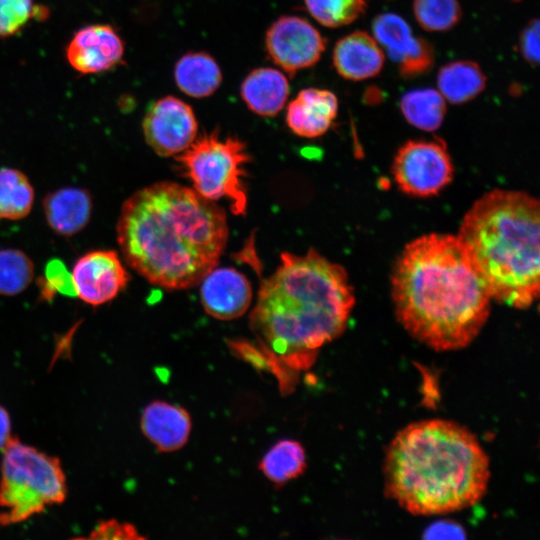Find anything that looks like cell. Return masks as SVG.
Instances as JSON below:
<instances>
[{"label":"cell","instance_id":"obj_1","mask_svg":"<svg viewBox=\"0 0 540 540\" xmlns=\"http://www.w3.org/2000/svg\"><path fill=\"white\" fill-rule=\"evenodd\" d=\"M125 262L150 284L168 290L199 285L227 244L225 210L185 185L160 181L122 204L116 224Z\"/></svg>","mask_w":540,"mask_h":540},{"label":"cell","instance_id":"obj_2","mask_svg":"<svg viewBox=\"0 0 540 540\" xmlns=\"http://www.w3.org/2000/svg\"><path fill=\"white\" fill-rule=\"evenodd\" d=\"M398 321L436 351L466 347L486 323L492 297L456 235L431 233L408 243L391 274Z\"/></svg>","mask_w":540,"mask_h":540},{"label":"cell","instance_id":"obj_3","mask_svg":"<svg viewBox=\"0 0 540 540\" xmlns=\"http://www.w3.org/2000/svg\"><path fill=\"white\" fill-rule=\"evenodd\" d=\"M355 304L345 269L310 248L283 252L264 279L250 313V327L272 364L305 370L324 345L345 330Z\"/></svg>","mask_w":540,"mask_h":540},{"label":"cell","instance_id":"obj_4","mask_svg":"<svg viewBox=\"0 0 540 540\" xmlns=\"http://www.w3.org/2000/svg\"><path fill=\"white\" fill-rule=\"evenodd\" d=\"M385 493L414 515H441L476 504L490 477L488 457L474 434L440 419L412 423L390 442Z\"/></svg>","mask_w":540,"mask_h":540},{"label":"cell","instance_id":"obj_5","mask_svg":"<svg viewBox=\"0 0 540 540\" xmlns=\"http://www.w3.org/2000/svg\"><path fill=\"white\" fill-rule=\"evenodd\" d=\"M492 300L529 308L540 289L539 201L523 191L494 189L463 217L456 235Z\"/></svg>","mask_w":540,"mask_h":540},{"label":"cell","instance_id":"obj_6","mask_svg":"<svg viewBox=\"0 0 540 540\" xmlns=\"http://www.w3.org/2000/svg\"><path fill=\"white\" fill-rule=\"evenodd\" d=\"M66 496L60 460L11 437L1 461L0 525L23 522Z\"/></svg>","mask_w":540,"mask_h":540},{"label":"cell","instance_id":"obj_7","mask_svg":"<svg viewBox=\"0 0 540 540\" xmlns=\"http://www.w3.org/2000/svg\"><path fill=\"white\" fill-rule=\"evenodd\" d=\"M174 157L196 193L214 202L227 200L234 215L246 213L248 195L243 178L251 158L242 140L212 131L197 136Z\"/></svg>","mask_w":540,"mask_h":540},{"label":"cell","instance_id":"obj_8","mask_svg":"<svg viewBox=\"0 0 540 540\" xmlns=\"http://www.w3.org/2000/svg\"><path fill=\"white\" fill-rule=\"evenodd\" d=\"M453 165L440 140H410L397 151L392 174L401 191L416 197L438 194L453 178Z\"/></svg>","mask_w":540,"mask_h":540},{"label":"cell","instance_id":"obj_9","mask_svg":"<svg viewBox=\"0 0 540 540\" xmlns=\"http://www.w3.org/2000/svg\"><path fill=\"white\" fill-rule=\"evenodd\" d=\"M270 59L287 73L315 65L326 48V40L307 20L299 16H282L274 21L265 35Z\"/></svg>","mask_w":540,"mask_h":540},{"label":"cell","instance_id":"obj_10","mask_svg":"<svg viewBox=\"0 0 540 540\" xmlns=\"http://www.w3.org/2000/svg\"><path fill=\"white\" fill-rule=\"evenodd\" d=\"M148 146L159 156H176L198 136V122L192 107L174 96L153 102L142 121Z\"/></svg>","mask_w":540,"mask_h":540},{"label":"cell","instance_id":"obj_11","mask_svg":"<svg viewBox=\"0 0 540 540\" xmlns=\"http://www.w3.org/2000/svg\"><path fill=\"white\" fill-rule=\"evenodd\" d=\"M70 277L74 295L91 306L112 301L129 282V273L119 254L110 249L83 254L73 265Z\"/></svg>","mask_w":540,"mask_h":540},{"label":"cell","instance_id":"obj_12","mask_svg":"<svg viewBox=\"0 0 540 540\" xmlns=\"http://www.w3.org/2000/svg\"><path fill=\"white\" fill-rule=\"evenodd\" d=\"M373 37L396 63L404 78L426 73L434 62L432 46L413 35L408 23L394 13L378 15L372 23Z\"/></svg>","mask_w":540,"mask_h":540},{"label":"cell","instance_id":"obj_13","mask_svg":"<svg viewBox=\"0 0 540 540\" xmlns=\"http://www.w3.org/2000/svg\"><path fill=\"white\" fill-rule=\"evenodd\" d=\"M199 285L203 309L215 319L228 321L239 318L252 304L249 280L232 267L216 266Z\"/></svg>","mask_w":540,"mask_h":540},{"label":"cell","instance_id":"obj_14","mask_svg":"<svg viewBox=\"0 0 540 540\" xmlns=\"http://www.w3.org/2000/svg\"><path fill=\"white\" fill-rule=\"evenodd\" d=\"M124 54V43L108 24H93L78 30L66 49L69 64L82 74H94L115 67Z\"/></svg>","mask_w":540,"mask_h":540},{"label":"cell","instance_id":"obj_15","mask_svg":"<svg viewBox=\"0 0 540 540\" xmlns=\"http://www.w3.org/2000/svg\"><path fill=\"white\" fill-rule=\"evenodd\" d=\"M140 427L144 436L159 452L168 453L187 444L192 420L189 412L182 406L155 400L144 408Z\"/></svg>","mask_w":540,"mask_h":540},{"label":"cell","instance_id":"obj_16","mask_svg":"<svg viewBox=\"0 0 540 540\" xmlns=\"http://www.w3.org/2000/svg\"><path fill=\"white\" fill-rule=\"evenodd\" d=\"M338 112L336 95L326 89L305 88L298 92L286 108V123L290 130L304 138L323 135Z\"/></svg>","mask_w":540,"mask_h":540},{"label":"cell","instance_id":"obj_17","mask_svg":"<svg viewBox=\"0 0 540 540\" xmlns=\"http://www.w3.org/2000/svg\"><path fill=\"white\" fill-rule=\"evenodd\" d=\"M385 61L382 48L373 36L355 31L341 38L333 50V65L340 76L359 81L376 76Z\"/></svg>","mask_w":540,"mask_h":540},{"label":"cell","instance_id":"obj_18","mask_svg":"<svg viewBox=\"0 0 540 540\" xmlns=\"http://www.w3.org/2000/svg\"><path fill=\"white\" fill-rule=\"evenodd\" d=\"M42 206L50 229L64 237L82 231L89 223L93 210L90 192L79 187H64L48 193Z\"/></svg>","mask_w":540,"mask_h":540},{"label":"cell","instance_id":"obj_19","mask_svg":"<svg viewBox=\"0 0 540 540\" xmlns=\"http://www.w3.org/2000/svg\"><path fill=\"white\" fill-rule=\"evenodd\" d=\"M240 93L253 113L272 117L283 109L289 96V83L286 76L277 69L257 68L245 77Z\"/></svg>","mask_w":540,"mask_h":540},{"label":"cell","instance_id":"obj_20","mask_svg":"<svg viewBox=\"0 0 540 540\" xmlns=\"http://www.w3.org/2000/svg\"><path fill=\"white\" fill-rule=\"evenodd\" d=\"M178 88L186 95L204 98L212 95L222 82V72L215 59L205 52L183 55L174 68Z\"/></svg>","mask_w":540,"mask_h":540},{"label":"cell","instance_id":"obj_21","mask_svg":"<svg viewBox=\"0 0 540 540\" xmlns=\"http://www.w3.org/2000/svg\"><path fill=\"white\" fill-rule=\"evenodd\" d=\"M437 86L445 100L453 104H463L485 89L486 76L473 61H453L439 70Z\"/></svg>","mask_w":540,"mask_h":540},{"label":"cell","instance_id":"obj_22","mask_svg":"<svg viewBox=\"0 0 540 540\" xmlns=\"http://www.w3.org/2000/svg\"><path fill=\"white\" fill-rule=\"evenodd\" d=\"M258 467L275 487H281L305 472V449L296 440H279L263 455Z\"/></svg>","mask_w":540,"mask_h":540},{"label":"cell","instance_id":"obj_23","mask_svg":"<svg viewBox=\"0 0 540 540\" xmlns=\"http://www.w3.org/2000/svg\"><path fill=\"white\" fill-rule=\"evenodd\" d=\"M35 192L29 178L22 171L0 168V219L16 221L29 215Z\"/></svg>","mask_w":540,"mask_h":540},{"label":"cell","instance_id":"obj_24","mask_svg":"<svg viewBox=\"0 0 540 540\" xmlns=\"http://www.w3.org/2000/svg\"><path fill=\"white\" fill-rule=\"evenodd\" d=\"M400 108L411 125L424 131H434L443 122L446 100L438 90L413 89L402 96Z\"/></svg>","mask_w":540,"mask_h":540},{"label":"cell","instance_id":"obj_25","mask_svg":"<svg viewBox=\"0 0 540 540\" xmlns=\"http://www.w3.org/2000/svg\"><path fill=\"white\" fill-rule=\"evenodd\" d=\"M34 264L22 250H0V295L15 296L23 292L33 281Z\"/></svg>","mask_w":540,"mask_h":540},{"label":"cell","instance_id":"obj_26","mask_svg":"<svg viewBox=\"0 0 540 540\" xmlns=\"http://www.w3.org/2000/svg\"><path fill=\"white\" fill-rule=\"evenodd\" d=\"M310 15L321 25L337 28L348 25L365 13L366 0H303Z\"/></svg>","mask_w":540,"mask_h":540},{"label":"cell","instance_id":"obj_27","mask_svg":"<svg viewBox=\"0 0 540 540\" xmlns=\"http://www.w3.org/2000/svg\"><path fill=\"white\" fill-rule=\"evenodd\" d=\"M413 11L419 25L431 32L452 29L462 14L458 0H414Z\"/></svg>","mask_w":540,"mask_h":540},{"label":"cell","instance_id":"obj_28","mask_svg":"<svg viewBox=\"0 0 540 540\" xmlns=\"http://www.w3.org/2000/svg\"><path fill=\"white\" fill-rule=\"evenodd\" d=\"M47 11L34 0H0V39L19 32L31 19Z\"/></svg>","mask_w":540,"mask_h":540},{"label":"cell","instance_id":"obj_29","mask_svg":"<svg viewBox=\"0 0 540 540\" xmlns=\"http://www.w3.org/2000/svg\"><path fill=\"white\" fill-rule=\"evenodd\" d=\"M41 296L50 300L56 293L74 295L70 273L59 261H52L46 269L45 278L40 281Z\"/></svg>","mask_w":540,"mask_h":540},{"label":"cell","instance_id":"obj_30","mask_svg":"<svg viewBox=\"0 0 540 540\" xmlns=\"http://www.w3.org/2000/svg\"><path fill=\"white\" fill-rule=\"evenodd\" d=\"M91 539H121L133 540L144 539L136 527L130 523L120 522L115 519L101 521L90 533Z\"/></svg>","mask_w":540,"mask_h":540},{"label":"cell","instance_id":"obj_31","mask_svg":"<svg viewBox=\"0 0 540 540\" xmlns=\"http://www.w3.org/2000/svg\"><path fill=\"white\" fill-rule=\"evenodd\" d=\"M539 30V20L533 19L522 30L519 39V50L531 65L539 62Z\"/></svg>","mask_w":540,"mask_h":540},{"label":"cell","instance_id":"obj_32","mask_svg":"<svg viewBox=\"0 0 540 540\" xmlns=\"http://www.w3.org/2000/svg\"><path fill=\"white\" fill-rule=\"evenodd\" d=\"M426 538H464L465 531L457 523L441 520L433 523L425 530Z\"/></svg>","mask_w":540,"mask_h":540},{"label":"cell","instance_id":"obj_33","mask_svg":"<svg viewBox=\"0 0 540 540\" xmlns=\"http://www.w3.org/2000/svg\"><path fill=\"white\" fill-rule=\"evenodd\" d=\"M11 420L5 408L0 406V450H3L11 439Z\"/></svg>","mask_w":540,"mask_h":540},{"label":"cell","instance_id":"obj_34","mask_svg":"<svg viewBox=\"0 0 540 540\" xmlns=\"http://www.w3.org/2000/svg\"><path fill=\"white\" fill-rule=\"evenodd\" d=\"M513 1H520V0H513Z\"/></svg>","mask_w":540,"mask_h":540}]
</instances>
